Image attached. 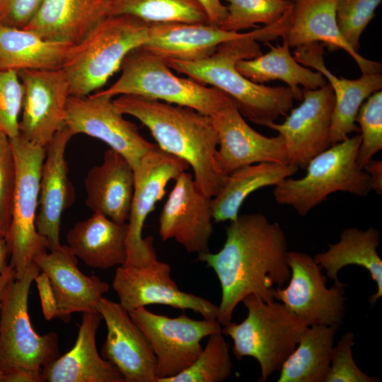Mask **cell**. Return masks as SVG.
Returning a JSON list of instances; mask_svg holds the SVG:
<instances>
[{
	"label": "cell",
	"instance_id": "6da1fadb",
	"mask_svg": "<svg viewBox=\"0 0 382 382\" xmlns=\"http://www.w3.org/2000/svg\"><path fill=\"white\" fill-rule=\"evenodd\" d=\"M226 232L219 251L198 255L220 282L217 320L222 327L231 321L236 307L245 296L254 294L273 301L276 289L290 277L286 238L278 223L260 213L246 214L230 221Z\"/></svg>",
	"mask_w": 382,
	"mask_h": 382
},
{
	"label": "cell",
	"instance_id": "7a4b0ae2",
	"mask_svg": "<svg viewBox=\"0 0 382 382\" xmlns=\"http://www.w3.org/2000/svg\"><path fill=\"white\" fill-rule=\"evenodd\" d=\"M284 16L277 22L247 32L240 38L219 45L214 53L193 61L166 59L179 73L203 84H208L228 95L243 117L267 127L292 108L295 100L289 87L266 86L252 82L236 69V64L262 54L259 41L267 42L282 37L288 25Z\"/></svg>",
	"mask_w": 382,
	"mask_h": 382
},
{
	"label": "cell",
	"instance_id": "3957f363",
	"mask_svg": "<svg viewBox=\"0 0 382 382\" xmlns=\"http://www.w3.org/2000/svg\"><path fill=\"white\" fill-rule=\"evenodd\" d=\"M113 102L149 130L162 151L185 161L198 188L212 198L226 175L219 170L216 154L218 134L211 116L192 108L136 95H121Z\"/></svg>",
	"mask_w": 382,
	"mask_h": 382
},
{
	"label": "cell",
	"instance_id": "277c9868",
	"mask_svg": "<svg viewBox=\"0 0 382 382\" xmlns=\"http://www.w3.org/2000/svg\"><path fill=\"white\" fill-rule=\"evenodd\" d=\"M150 24L129 15H109L70 48L62 69L71 96L96 93L119 69L125 57L148 40Z\"/></svg>",
	"mask_w": 382,
	"mask_h": 382
},
{
	"label": "cell",
	"instance_id": "5b68a950",
	"mask_svg": "<svg viewBox=\"0 0 382 382\" xmlns=\"http://www.w3.org/2000/svg\"><path fill=\"white\" fill-rule=\"evenodd\" d=\"M242 302L248 311L246 318L223 326L222 333L233 340L232 352L238 360L245 357L257 360L258 381L264 382L280 369L308 326L281 302L266 301L254 294Z\"/></svg>",
	"mask_w": 382,
	"mask_h": 382
},
{
	"label": "cell",
	"instance_id": "8992f818",
	"mask_svg": "<svg viewBox=\"0 0 382 382\" xmlns=\"http://www.w3.org/2000/svg\"><path fill=\"white\" fill-rule=\"evenodd\" d=\"M120 77L106 89L98 91L114 97L136 95L192 108L213 116L232 99L220 90L190 78L177 76L166 60L142 47L124 59Z\"/></svg>",
	"mask_w": 382,
	"mask_h": 382
},
{
	"label": "cell",
	"instance_id": "52a82bcc",
	"mask_svg": "<svg viewBox=\"0 0 382 382\" xmlns=\"http://www.w3.org/2000/svg\"><path fill=\"white\" fill-rule=\"evenodd\" d=\"M360 144L361 136L356 134L316 156L307 164L303 177H289L275 186L276 202L291 206L303 216L336 192L366 197L371 188L369 175L357 161Z\"/></svg>",
	"mask_w": 382,
	"mask_h": 382
},
{
	"label": "cell",
	"instance_id": "ba28073f",
	"mask_svg": "<svg viewBox=\"0 0 382 382\" xmlns=\"http://www.w3.org/2000/svg\"><path fill=\"white\" fill-rule=\"evenodd\" d=\"M40 271L33 262L22 278L13 277L2 291L0 371L3 376L23 371L41 377L43 367L59 356L57 333L39 335L32 326L28 313L30 286Z\"/></svg>",
	"mask_w": 382,
	"mask_h": 382
},
{
	"label": "cell",
	"instance_id": "9c48e42d",
	"mask_svg": "<svg viewBox=\"0 0 382 382\" xmlns=\"http://www.w3.org/2000/svg\"><path fill=\"white\" fill-rule=\"evenodd\" d=\"M15 158L16 178L11 221L5 236L15 278L21 279L33 258L48 249L47 241L37 231L40 179L45 147L35 144L20 134L10 139Z\"/></svg>",
	"mask_w": 382,
	"mask_h": 382
},
{
	"label": "cell",
	"instance_id": "30bf717a",
	"mask_svg": "<svg viewBox=\"0 0 382 382\" xmlns=\"http://www.w3.org/2000/svg\"><path fill=\"white\" fill-rule=\"evenodd\" d=\"M149 342L156 359V382L187 369L203 347L201 341L222 332L217 319L194 320L185 313L170 318L140 307L129 311Z\"/></svg>",
	"mask_w": 382,
	"mask_h": 382
},
{
	"label": "cell",
	"instance_id": "8fae6325",
	"mask_svg": "<svg viewBox=\"0 0 382 382\" xmlns=\"http://www.w3.org/2000/svg\"><path fill=\"white\" fill-rule=\"evenodd\" d=\"M289 283L277 289L274 300L284 306L308 327L343 323L345 313V283L334 282L328 288V277L313 257L299 251H288Z\"/></svg>",
	"mask_w": 382,
	"mask_h": 382
},
{
	"label": "cell",
	"instance_id": "7c38bea8",
	"mask_svg": "<svg viewBox=\"0 0 382 382\" xmlns=\"http://www.w3.org/2000/svg\"><path fill=\"white\" fill-rule=\"evenodd\" d=\"M189 167L185 161L156 145L133 169L134 185L127 223V259L124 265L144 266L157 259L153 238L142 237L144 223L156 202L164 196L168 183Z\"/></svg>",
	"mask_w": 382,
	"mask_h": 382
},
{
	"label": "cell",
	"instance_id": "4fadbf2b",
	"mask_svg": "<svg viewBox=\"0 0 382 382\" xmlns=\"http://www.w3.org/2000/svg\"><path fill=\"white\" fill-rule=\"evenodd\" d=\"M113 98L96 91L82 97L69 96L65 126L73 135L98 139L122 154L134 169L156 145L139 133L136 125L123 117Z\"/></svg>",
	"mask_w": 382,
	"mask_h": 382
},
{
	"label": "cell",
	"instance_id": "5bb4252c",
	"mask_svg": "<svg viewBox=\"0 0 382 382\" xmlns=\"http://www.w3.org/2000/svg\"><path fill=\"white\" fill-rule=\"evenodd\" d=\"M112 288L128 312L151 304L190 309L205 319H217L219 307L211 301L181 291L170 276L168 264L158 259L144 266L120 265Z\"/></svg>",
	"mask_w": 382,
	"mask_h": 382
},
{
	"label": "cell",
	"instance_id": "9a60e30c",
	"mask_svg": "<svg viewBox=\"0 0 382 382\" xmlns=\"http://www.w3.org/2000/svg\"><path fill=\"white\" fill-rule=\"evenodd\" d=\"M23 96L19 134L46 147L65 127L69 84L62 69L18 71Z\"/></svg>",
	"mask_w": 382,
	"mask_h": 382
},
{
	"label": "cell",
	"instance_id": "2e32d148",
	"mask_svg": "<svg viewBox=\"0 0 382 382\" xmlns=\"http://www.w3.org/2000/svg\"><path fill=\"white\" fill-rule=\"evenodd\" d=\"M301 103L291 108L284 122L267 127L280 134L284 141L287 163L306 168L316 156L329 148L330 129L335 103L328 83L317 89H303Z\"/></svg>",
	"mask_w": 382,
	"mask_h": 382
},
{
	"label": "cell",
	"instance_id": "e0dca14e",
	"mask_svg": "<svg viewBox=\"0 0 382 382\" xmlns=\"http://www.w3.org/2000/svg\"><path fill=\"white\" fill-rule=\"evenodd\" d=\"M175 181L159 216L161 238L175 240L188 253L209 252L212 198L198 188L189 173L182 172Z\"/></svg>",
	"mask_w": 382,
	"mask_h": 382
},
{
	"label": "cell",
	"instance_id": "ac0fdd59",
	"mask_svg": "<svg viewBox=\"0 0 382 382\" xmlns=\"http://www.w3.org/2000/svg\"><path fill=\"white\" fill-rule=\"evenodd\" d=\"M97 311L107 327L103 358L116 367L125 382H156L155 354L129 312L119 302L104 296Z\"/></svg>",
	"mask_w": 382,
	"mask_h": 382
},
{
	"label": "cell",
	"instance_id": "d6986e66",
	"mask_svg": "<svg viewBox=\"0 0 382 382\" xmlns=\"http://www.w3.org/2000/svg\"><path fill=\"white\" fill-rule=\"evenodd\" d=\"M212 118L219 139L216 161L224 175L261 162L287 163L282 137H266L255 131L233 100Z\"/></svg>",
	"mask_w": 382,
	"mask_h": 382
},
{
	"label": "cell",
	"instance_id": "ffe728a7",
	"mask_svg": "<svg viewBox=\"0 0 382 382\" xmlns=\"http://www.w3.org/2000/svg\"><path fill=\"white\" fill-rule=\"evenodd\" d=\"M73 136L65 126L54 134L45 147L35 226L38 233L47 241L49 250L61 246L62 216L76 199L65 156L67 144Z\"/></svg>",
	"mask_w": 382,
	"mask_h": 382
},
{
	"label": "cell",
	"instance_id": "44dd1931",
	"mask_svg": "<svg viewBox=\"0 0 382 382\" xmlns=\"http://www.w3.org/2000/svg\"><path fill=\"white\" fill-rule=\"evenodd\" d=\"M33 262L50 279L59 318L68 323L73 313L98 312V303L110 285L97 276L82 273L68 245L40 253Z\"/></svg>",
	"mask_w": 382,
	"mask_h": 382
},
{
	"label": "cell",
	"instance_id": "7402d4cb",
	"mask_svg": "<svg viewBox=\"0 0 382 382\" xmlns=\"http://www.w3.org/2000/svg\"><path fill=\"white\" fill-rule=\"evenodd\" d=\"M294 59L301 64L319 71L331 86L335 103L330 129V145L343 141L359 129L355 124L358 110L364 100L381 90V74H365L357 79L339 78L325 66L322 43L313 42L295 48Z\"/></svg>",
	"mask_w": 382,
	"mask_h": 382
},
{
	"label": "cell",
	"instance_id": "603a6c76",
	"mask_svg": "<svg viewBox=\"0 0 382 382\" xmlns=\"http://www.w3.org/2000/svg\"><path fill=\"white\" fill-rule=\"evenodd\" d=\"M339 0H296L288 26L282 35L290 47L323 42L332 50L341 49L349 54L361 74H381V64L368 59L352 50L342 37L336 21Z\"/></svg>",
	"mask_w": 382,
	"mask_h": 382
},
{
	"label": "cell",
	"instance_id": "cb8c5ba5",
	"mask_svg": "<svg viewBox=\"0 0 382 382\" xmlns=\"http://www.w3.org/2000/svg\"><path fill=\"white\" fill-rule=\"evenodd\" d=\"M102 319L98 312L83 313L74 347L43 367L42 381L125 382L116 367L97 350L96 337Z\"/></svg>",
	"mask_w": 382,
	"mask_h": 382
},
{
	"label": "cell",
	"instance_id": "d4e9b609",
	"mask_svg": "<svg viewBox=\"0 0 382 382\" xmlns=\"http://www.w3.org/2000/svg\"><path fill=\"white\" fill-rule=\"evenodd\" d=\"M86 205L118 224L128 221L134 192V170L120 153L108 149L100 165L93 166L84 181Z\"/></svg>",
	"mask_w": 382,
	"mask_h": 382
},
{
	"label": "cell",
	"instance_id": "484cf974",
	"mask_svg": "<svg viewBox=\"0 0 382 382\" xmlns=\"http://www.w3.org/2000/svg\"><path fill=\"white\" fill-rule=\"evenodd\" d=\"M246 34L209 23H151L148 40L141 47L165 59L193 61L211 55L221 43Z\"/></svg>",
	"mask_w": 382,
	"mask_h": 382
},
{
	"label": "cell",
	"instance_id": "4316f807",
	"mask_svg": "<svg viewBox=\"0 0 382 382\" xmlns=\"http://www.w3.org/2000/svg\"><path fill=\"white\" fill-rule=\"evenodd\" d=\"M109 0H42L23 28L42 38L73 45L108 16Z\"/></svg>",
	"mask_w": 382,
	"mask_h": 382
},
{
	"label": "cell",
	"instance_id": "83f0119b",
	"mask_svg": "<svg viewBox=\"0 0 382 382\" xmlns=\"http://www.w3.org/2000/svg\"><path fill=\"white\" fill-rule=\"evenodd\" d=\"M127 236V223L118 224L93 213L74 224L66 234V241L73 254L86 265L105 270L125 263Z\"/></svg>",
	"mask_w": 382,
	"mask_h": 382
},
{
	"label": "cell",
	"instance_id": "f1b7e54d",
	"mask_svg": "<svg viewBox=\"0 0 382 382\" xmlns=\"http://www.w3.org/2000/svg\"><path fill=\"white\" fill-rule=\"evenodd\" d=\"M380 239V233L373 227L366 230L347 228L340 233L339 241L329 244L328 250L313 258L334 282L340 281L338 272L344 267L357 265L366 270L377 286L376 292L369 299L374 306L382 296V260L377 252Z\"/></svg>",
	"mask_w": 382,
	"mask_h": 382
},
{
	"label": "cell",
	"instance_id": "f546056e",
	"mask_svg": "<svg viewBox=\"0 0 382 382\" xmlns=\"http://www.w3.org/2000/svg\"><path fill=\"white\" fill-rule=\"evenodd\" d=\"M296 166L277 162H261L237 168L228 174L211 199L213 220L234 221L245 199L260 188L277 185L296 173Z\"/></svg>",
	"mask_w": 382,
	"mask_h": 382
},
{
	"label": "cell",
	"instance_id": "4dcf8cb0",
	"mask_svg": "<svg viewBox=\"0 0 382 382\" xmlns=\"http://www.w3.org/2000/svg\"><path fill=\"white\" fill-rule=\"evenodd\" d=\"M72 45L42 38L24 28L0 25V69H62Z\"/></svg>",
	"mask_w": 382,
	"mask_h": 382
},
{
	"label": "cell",
	"instance_id": "1f68e13d",
	"mask_svg": "<svg viewBox=\"0 0 382 382\" xmlns=\"http://www.w3.org/2000/svg\"><path fill=\"white\" fill-rule=\"evenodd\" d=\"M272 46L269 52L249 59L240 60L237 70L248 79L257 84L281 80L294 93L295 100H301L303 89H317L328 84L323 75L299 63L291 54L288 42Z\"/></svg>",
	"mask_w": 382,
	"mask_h": 382
},
{
	"label": "cell",
	"instance_id": "d6a6232c",
	"mask_svg": "<svg viewBox=\"0 0 382 382\" xmlns=\"http://www.w3.org/2000/svg\"><path fill=\"white\" fill-rule=\"evenodd\" d=\"M339 326L308 327L282 364L278 382H325Z\"/></svg>",
	"mask_w": 382,
	"mask_h": 382
},
{
	"label": "cell",
	"instance_id": "836d02e7",
	"mask_svg": "<svg viewBox=\"0 0 382 382\" xmlns=\"http://www.w3.org/2000/svg\"><path fill=\"white\" fill-rule=\"evenodd\" d=\"M109 15H129L149 24L208 23L197 0H109Z\"/></svg>",
	"mask_w": 382,
	"mask_h": 382
},
{
	"label": "cell",
	"instance_id": "e575fe53",
	"mask_svg": "<svg viewBox=\"0 0 382 382\" xmlns=\"http://www.w3.org/2000/svg\"><path fill=\"white\" fill-rule=\"evenodd\" d=\"M229 345L222 332L209 336L195 361L178 374L161 382H219L228 378L233 369Z\"/></svg>",
	"mask_w": 382,
	"mask_h": 382
},
{
	"label": "cell",
	"instance_id": "d590c367",
	"mask_svg": "<svg viewBox=\"0 0 382 382\" xmlns=\"http://www.w3.org/2000/svg\"><path fill=\"white\" fill-rule=\"evenodd\" d=\"M227 15L219 25L222 29L239 33L257 24L268 25L279 21L292 7L291 0H224Z\"/></svg>",
	"mask_w": 382,
	"mask_h": 382
},
{
	"label": "cell",
	"instance_id": "8d00e7d4",
	"mask_svg": "<svg viewBox=\"0 0 382 382\" xmlns=\"http://www.w3.org/2000/svg\"><path fill=\"white\" fill-rule=\"evenodd\" d=\"M361 130V144L357 161L364 168L382 149V91L369 96L360 106L355 118Z\"/></svg>",
	"mask_w": 382,
	"mask_h": 382
},
{
	"label": "cell",
	"instance_id": "74e56055",
	"mask_svg": "<svg viewBox=\"0 0 382 382\" xmlns=\"http://www.w3.org/2000/svg\"><path fill=\"white\" fill-rule=\"evenodd\" d=\"M382 0H339L336 7V21L339 31L354 51L359 49L361 34L375 16Z\"/></svg>",
	"mask_w": 382,
	"mask_h": 382
},
{
	"label": "cell",
	"instance_id": "f35d334b",
	"mask_svg": "<svg viewBox=\"0 0 382 382\" xmlns=\"http://www.w3.org/2000/svg\"><path fill=\"white\" fill-rule=\"evenodd\" d=\"M23 96L18 72L0 69V130L10 139L19 134Z\"/></svg>",
	"mask_w": 382,
	"mask_h": 382
},
{
	"label": "cell",
	"instance_id": "ab89813d",
	"mask_svg": "<svg viewBox=\"0 0 382 382\" xmlns=\"http://www.w3.org/2000/svg\"><path fill=\"white\" fill-rule=\"evenodd\" d=\"M16 169L10 138L0 130V236L8 231L13 210Z\"/></svg>",
	"mask_w": 382,
	"mask_h": 382
},
{
	"label": "cell",
	"instance_id": "60d3db41",
	"mask_svg": "<svg viewBox=\"0 0 382 382\" xmlns=\"http://www.w3.org/2000/svg\"><path fill=\"white\" fill-rule=\"evenodd\" d=\"M354 335L343 334L334 345L330 367L325 382H378L377 377L369 376L357 365L352 355Z\"/></svg>",
	"mask_w": 382,
	"mask_h": 382
},
{
	"label": "cell",
	"instance_id": "b9f144b4",
	"mask_svg": "<svg viewBox=\"0 0 382 382\" xmlns=\"http://www.w3.org/2000/svg\"><path fill=\"white\" fill-rule=\"evenodd\" d=\"M42 0H0V25L23 28Z\"/></svg>",
	"mask_w": 382,
	"mask_h": 382
},
{
	"label": "cell",
	"instance_id": "7bdbcfd3",
	"mask_svg": "<svg viewBox=\"0 0 382 382\" xmlns=\"http://www.w3.org/2000/svg\"><path fill=\"white\" fill-rule=\"evenodd\" d=\"M34 281L36 283L44 318L50 320L59 318V309L50 281L44 272H39Z\"/></svg>",
	"mask_w": 382,
	"mask_h": 382
},
{
	"label": "cell",
	"instance_id": "ee69618b",
	"mask_svg": "<svg viewBox=\"0 0 382 382\" xmlns=\"http://www.w3.org/2000/svg\"><path fill=\"white\" fill-rule=\"evenodd\" d=\"M207 16L208 23L220 25L227 15L226 6L221 0H197Z\"/></svg>",
	"mask_w": 382,
	"mask_h": 382
},
{
	"label": "cell",
	"instance_id": "f6af8a7d",
	"mask_svg": "<svg viewBox=\"0 0 382 382\" xmlns=\"http://www.w3.org/2000/svg\"><path fill=\"white\" fill-rule=\"evenodd\" d=\"M364 170L370 178L371 188L378 195L382 193V161L371 158Z\"/></svg>",
	"mask_w": 382,
	"mask_h": 382
},
{
	"label": "cell",
	"instance_id": "bcb514c9",
	"mask_svg": "<svg viewBox=\"0 0 382 382\" xmlns=\"http://www.w3.org/2000/svg\"><path fill=\"white\" fill-rule=\"evenodd\" d=\"M40 376L32 373L19 371L3 376V382H42Z\"/></svg>",
	"mask_w": 382,
	"mask_h": 382
},
{
	"label": "cell",
	"instance_id": "7dc6e473",
	"mask_svg": "<svg viewBox=\"0 0 382 382\" xmlns=\"http://www.w3.org/2000/svg\"><path fill=\"white\" fill-rule=\"evenodd\" d=\"M8 255H10V252L6 239L4 236H0V275L8 265Z\"/></svg>",
	"mask_w": 382,
	"mask_h": 382
},
{
	"label": "cell",
	"instance_id": "c3c4849f",
	"mask_svg": "<svg viewBox=\"0 0 382 382\" xmlns=\"http://www.w3.org/2000/svg\"><path fill=\"white\" fill-rule=\"evenodd\" d=\"M13 277H15L13 270L9 265H8L7 267L4 270V272H2V274L0 275V300H1V293L4 286ZM0 382H3V374H1V371H0Z\"/></svg>",
	"mask_w": 382,
	"mask_h": 382
},
{
	"label": "cell",
	"instance_id": "681fc988",
	"mask_svg": "<svg viewBox=\"0 0 382 382\" xmlns=\"http://www.w3.org/2000/svg\"><path fill=\"white\" fill-rule=\"evenodd\" d=\"M291 1H296V0H291Z\"/></svg>",
	"mask_w": 382,
	"mask_h": 382
},
{
	"label": "cell",
	"instance_id": "f907efd6",
	"mask_svg": "<svg viewBox=\"0 0 382 382\" xmlns=\"http://www.w3.org/2000/svg\"></svg>",
	"mask_w": 382,
	"mask_h": 382
}]
</instances>
